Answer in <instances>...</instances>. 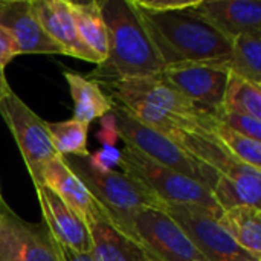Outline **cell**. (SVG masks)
<instances>
[{
	"mask_svg": "<svg viewBox=\"0 0 261 261\" xmlns=\"http://www.w3.org/2000/svg\"><path fill=\"white\" fill-rule=\"evenodd\" d=\"M132 5L164 67L229 60L232 41L208 23L194 9L196 5L171 11L147 9L138 0Z\"/></svg>",
	"mask_w": 261,
	"mask_h": 261,
	"instance_id": "6da1fadb",
	"label": "cell"
},
{
	"mask_svg": "<svg viewBox=\"0 0 261 261\" xmlns=\"http://www.w3.org/2000/svg\"><path fill=\"white\" fill-rule=\"evenodd\" d=\"M107 28V58L90 73L96 83L158 75L164 64L147 37L132 0H99Z\"/></svg>",
	"mask_w": 261,
	"mask_h": 261,
	"instance_id": "7a4b0ae2",
	"label": "cell"
},
{
	"mask_svg": "<svg viewBox=\"0 0 261 261\" xmlns=\"http://www.w3.org/2000/svg\"><path fill=\"white\" fill-rule=\"evenodd\" d=\"M61 158L122 234L127 232L135 213L144 208H162V202L150 190L122 171L98 170L89 162V154Z\"/></svg>",
	"mask_w": 261,
	"mask_h": 261,
	"instance_id": "3957f363",
	"label": "cell"
},
{
	"mask_svg": "<svg viewBox=\"0 0 261 261\" xmlns=\"http://www.w3.org/2000/svg\"><path fill=\"white\" fill-rule=\"evenodd\" d=\"M110 113L116 121L118 135L125 145L138 150L151 161L202 184L211 191L214 190L220 176L214 168L194 158L168 136L142 124L121 106L113 102Z\"/></svg>",
	"mask_w": 261,
	"mask_h": 261,
	"instance_id": "277c9868",
	"label": "cell"
},
{
	"mask_svg": "<svg viewBox=\"0 0 261 261\" xmlns=\"http://www.w3.org/2000/svg\"><path fill=\"white\" fill-rule=\"evenodd\" d=\"M119 167L124 174L142 184L162 203L199 205L220 214L223 213L210 188L151 161L128 145L121 150Z\"/></svg>",
	"mask_w": 261,
	"mask_h": 261,
	"instance_id": "5b68a950",
	"label": "cell"
},
{
	"mask_svg": "<svg viewBox=\"0 0 261 261\" xmlns=\"http://www.w3.org/2000/svg\"><path fill=\"white\" fill-rule=\"evenodd\" d=\"M161 210L179 225L206 261L261 260L242 249L232 240L219 222L220 213L187 203H162Z\"/></svg>",
	"mask_w": 261,
	"mask_h": 261,
	"instance_id": "8992f818",
	"label": "cell"
},
{
	"mask_svg": "<svg viewBox=\"0 0 261 261\" xmlns=\"http://www.w3.org/2000/svg\"><path fill=\"white\" fill-rule=\"evenodd\" d=\"M0 116L12 133L34 187L41 185L43 168L58 158L47 132V121L31 110L12 90L0 99Z\"/></svg>",
	"mask_w": 261,
	"mask_h": 261,
	"instance_id": "52a82bcc",
	"label": "cell"
},
{
	"mask_svg": "<svg viewBox=\"0 0 261 261\" xmlns=\"http://www.w3.org/2000/svg\"><path fill=\"white\" fill-rule=\"evenodd\" d=\"M154 261H206L179 225L161 208H144L133 214L124 234Z\"/></svg>",
	"mask_w": 261,
	"mask_h": 261,
	"instance_id": "ba28073f",
	"label": "cell"
},
{
	"mask_svg": "<svg viewBox=\"0 0 261 261\" xmlns=\"http://www.w3.org/2000/svg\"><path fill=\"white\" fill-rule=\"evenodd\" d=\"M161 73L199 112L219 119L231 75L228 61L173 64Z\"/></svg>",
	"mask_w": 261,
	"mask_h": 261,
	"instance_id": "9c48e42d",
	"label": "cell"
},
{
	"mask_svg": "<svg viewBox=\"0 0 261 261\" xmlns=\"http://www.w3.org/2000/svg\"><path fill=\"white\" fill-rule=\"evenodd\" d=\"M0 261H61L44 223L21 219L5 199L0 202Z\"/></svg>",
	"mask_w": 261,
	"mask_h": 261,
	"instance_id": "30bf717a",
	"label": "cell"
},
{
	"mask_svg": "<svg viewBox=\"0 0 261 261\" xmlns=\"http://www.w3.org/2000/svg\"><path fill=\"white\" fill-rule=\"evenodd\" d=\"M31 8L46 35L60 46L63 55L99 64L96 55L80 38L69 0H31Z\"/></svg>",
	"mask_w": 261,
	"mask_h": 261,
	"instance_id": "8fae6325",
	"label": "cell"
},
{
	"mask_svg": "<svg viewBox=\"0 0 261 261\" xmlns=\"http://www.w3.org/2000/svg\"><path fill=\"white\" fill-rule=\"evenodd\" d=\"M35 193L41 208L43 223L55 242L76 252H90L92 239L86 223L44 185L35 187Z\"/></svg>",
	"mask_w": 261,
	"mask_h": 261,
	"instance_id": "7c38bea8",
	"label": "cell"
},
{
	"mask_svg": "<svg viewBox=\"0 0 261 261\" xmlns=\"http://www.w3.org/2000/svg\"><path fill=\"white\" fill-rule=\"evenodd\" d=\"M194 9L231 41L261 34L260 0H199Z\"/></svg>",
	"mask_w": 261,
	"mask_h": 261,
	"instance_id": "4fadbf2b",
	"label": "cell"
},
{
	"mask_svg": "<svg viewBox=\"0 0 261 261\" xmlns=\"http://www.w3.org/2000/svg\"><path fill=\"white\" fill-rule=\"evenodd\" d=\"M0 26L15 40L20 54H61L38 20L35 18L31 0H0Z\"/></svg>",
	"mask_w": 261,
	"mask_h": 261,
	"instance_id": "5bb4252c",
	"label": "cell"
},
{
	"mask_svg": "<svg viewBox=\"0 0 261 261\" xmlns=\"http://www.w3.org/2000/svg\"><path fill=\"white\" fill-rule=\"evenodd\" d=\"M41 185L55 193L87 226L98 213V203L81 179L64 164L63 158L52 159L41 173Z\"/></svg>",
	"mask_w": 261,
	"mask_h": 261,
	"instance_id": "9a60e30c",
	"label": "cell"
},
{
	"mask_svg": "<svg viewBox=\"0 0 261 261\" xmlns=\"http://www.w3.org/2000/svg\"><path fill=\"white\" fill-rule=\"evenodd\" d=\"M95 261H154L136 242L124 236L98 205V213L87 223Z\"/></svg>",
	"mask_w": 261,
	"mask_h": 261,
	"instance_id": "2e32d148",
	"label": "cell"
},
{
	"mask_svg": "<svg viewBox=\"0 0 261 261\" xmlns=\"http://www.w3.org/2000/svg\"><path fill=\"white\" fill-rule=\"evenodd\" d=\"M213 197L222 211L249 205L261 208V170L240 162L226 174H220Z\"/></svg>",
	"mask_w": 261,
	"mask_h": 261,
	"instance_id": "e0dca14e",
	"label": "cell"
},
{
	"mask_svg": "<svg viewBox=\"0 0 261 261\" xmlns=\"http://www.w3.org/2000/svg\"><path fill=\"white\" fill-rule=\"evenodd\" d=\"M63 75L69 84L73 101V119L90 125L95 119L112 112L113 101L96 81L70 70H64Z\"/></svg>",
	"mask_w": 261,
	"mask_h": 261,
	"instance_id": "ac0fdd59",
	"label": "cell"
},
{
	"mask_svg": "<svg viewBox=\"0 0 261 261\" xmlns=\"http://www.w3.org/2000/svg\"><path fill=\"white\" fill-rule=\"evenodd\" d=\"M219 222L242 249L261 258V208L234 206L223 211Z\"/></svg>",
	"mask_w": 261,
	"mask_h": 261,
	"instance_id": "d6986e66",
	"label": "cell"
},
{
	"mask_svg": "<svg viewBox=\"0 0 261 261\" xmlns=\"http://www.w3.org/2000/svg\"><path fill=\"white\" fill-rule=\"evenodd\" d=\"M69 6L80 38L96 55L101 64L107 58L109 40H107V28L101 12L99 0L69 2Z\"/></svg>",
	"mask_w": 261,
	"mask_h": 261,
	"instance_id": "ffe728a7",
	"label": "cell"
},
{
	"mask_svg": "<svg viewBox=\"0 0 261 261\" xmlns=\"http://www.w3.org/2000/svg\"><path fill=\"white\" fill-rule=\"evenodd\" d=\"M228 69L231 75L261 86V34L240 35L232 40Z\"/></svg>",
	"mask_w": 261,
	"mask_h": 261,
	"instance_id": "44dd1931",
	"label": "cell"
},
{
	"mask_svg": "<svg viewBox=\"0 0 261 261\" xmlns=\"http://www.w3.org/2000/svg\"><path fill=\"white\" fill-rule=\"evenodd\" d=\"M47 132L52 145L58 156H87V133L89 125L78 119H67L61 122H47Z\"/></svg>",
	"mask_w": 261,
	"mask_h": 261,
	"instance_id": "7402d4cb",
	"label": "cell"
},
{
	"mask_svg": "<svg viewBox=\"0 0 261 261\" xmlns=\"http://www.w3.org/2000/svg\"><path fill=\"white\" fill-rule=\"evenodd\" d=\"M223 110L248 115L261 121V86L229 75Z\"/></svg>",
	"mask_w": 261,
	"mask_h": 261,
	"instance_id": "603a6c76",
	"label": "cell"
},
{
	"mask_svg": "<svg viewBox=\"0 0 261 261\" xmlns=\"http://www.w3.org/2000/svg\"><path fill=\"white\" fill-rule=\"evenodd\" d=\"M211 133L219 139V142L228 150V153L236 158L237 161L260 168L261 170V142L251 139L236 130H232L231 127H228L226 124H223L222 121L216 119L213 127H211Z\"/></svg>",
	"mask_w": 261,
	"mask_h": 261,
	"instance_id": "cb8c5ba5",
	"label": "cell"
},
{
	"mask_svg": "<svg viewBox=\"0 0 261 261\" xmlns=\"http://www.w3.org/2000/svg\"><path fill=\"white\" fill-rule=\"evenodd\" d=\"M219 121H222L223 124H226L228 127H231L232 130L255 139L261 142V121L255 119L252 116L248 115H242V113H236V112H225L222 110Z\"/></svg>",
	"mask_w": 261,
	"mask_h": 261,
	"instance_id": "d4e9b609",
	"label": "cell"
},
{
	"mask_svg": "<svg viewBox=\"0 0 261 261\" xmlns=\"http://www.w3.org/2000/svg\"><path fill=\"white\" fill-rule=\"evenodd\" d=\"M89 162L98 170H115L116 167H119L121 162V150H118L116 147L102 145L101 150L89 154Z\"/></svg>",
	"mask_w": 261,
	"mask_h": 261,
	"instance_id": "484cf974",
	"label": "cell"
},
{
	"mask_svg": "<svg viewBox=\"0 0 261 261\" xmlns=\"http://www.w3.org/2000/svg\"><path fill=\"white\" fill-rule=\"evenodd\" d=\"M17 55H20V50L15 40L5 28L0 26V67L5 69Z\"/></svg>",
	"mask_w": 261,
	"mask_h": 261,
	"instance_id": "4316f807",
	"label": "cell"
},
{
	"mask_svg": "<svg viewBox=\"0 0 261 261\" xmlns=\"http://www.w3.org/2000/svg\"><path fill=\"white\" fill-rule=\"evenodd\" d=\"M99 119H101L102 130L98 133V139L102 142V145L116 147V141H118L119 135H118V127H116V121H115L113 115L107 113Z\"/></svg>",
	"mask_w": 261,
	"mask_h": 261,
	"instance_id": "83f0119b",
	"label": "cell"
},
{
	"mask_svg": "<svg viewBox=\"0 0 261 261\" xmlns=\"http://www.w3.org/2000/svg\"><path fill=\"white\" fill-rule=\"evenodd\" d=\"M141 6L153 11H171V9H184L196 5L197 0H138Z\"/></svg>",
	"mask_w": 261,
	"mask_h": 261,
	"instance_id": "f1b7e54d",
	"label": "cell"
},
{
	"mask_svg": "<svg viewBox=\"0 0 261 261\" xmlns=\"http://www.w3.org/2000/svg\"><path fill=\"white\" fill-rule=\"evenodd\" d=\"M57 249H58L61 261H95L92 252H76V251H72V249L61 246L60 243H57Z\"/></svg>",
	"mask_w": 261,
	"mask_h": 261,
	"instance_id": "f546056e",
	"label": "cell"
},
{
	"mask_svg": "<svg viewBox=\"0 0 261 261\" xmlns=\"http://www.w3.org/2000/svg\"><path fill=\"white\" fill-rule=\"evenodd\" d=\"M11 90H12V89L9 87V83H8V80H6L5 69L0 67V99H2L6 93H9Z\"/></svg>",
	"mask_w": 261,
	"mask_h": 261,
	"instance_id": "4dcf8cb0",
	"label": "cell"
},
{
	"mask_svg": "<svg viewBox=\"0 0 261 261\" xmlns=\"http://www.w3.org/2000/svg\"><path fill=\"white\" fill-rule=\"evenodd\" d=\"M3 200V196H2V182H0V202Z\"/></svg>",
	"mask_w": 261,
	"mask_h": 261,
	"instance_id": "1f68e13d",
	"label": "cell"
},
{
	"mask_svg": "<svg viewBox=\"0 0 261 261\" xmlns=\"http://www.w3.org/2000/svg\"><path fill=\"white\" fill-rule=\"evenodd\" d=\"M255 261H261V260H255Z\"/></svg>",
	"mask_w": 261,
	"mask_h": 261,
	"instance_id": "d6a6232c",
	"label": "cell"
}]
</instances>
